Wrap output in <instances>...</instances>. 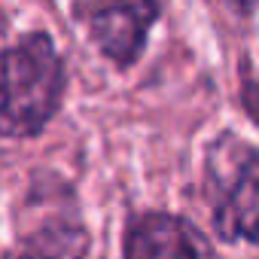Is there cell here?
Segmentation results:
<instances>
[{
	"mask_svg": "<svg viewBox=\"0 0 259 259\" xmlns=\"http://www.w3.org/2000/svg\"><path fill=\"white\" fill-rule=\"evenodd\" d=\"M64 92V67L49 37L31 34L0 52V135L31 138L52 119Z\"/></svg>",
	"mask_w": 259,
	"mask_h": 259,
	"instance_id": "1",
	"label": "cell"
},
{
	"mask_svg": "<svg viewBox=\"0 0 259 259\" xmlns=\"http://www.w3.org/2000/svg\"><path fill=\"white\" fill-rule=\"evenodd\" d=\"M125 259H217V253L192 223L150 213L128 232Z\"/></svg>",
	"mask_w": 259,
	"mask_h": 259,
	"instance_id": "4",
	"label": "cell"
},
{
	"mask_svg": "<svg viewBox=\"0 0 259 259\" xmlns=\"http://www.w3.org/2000/svg\"><path fill=\"white\" fill-rule=\"evenodd\" d=\"M159 10L162 0H95L89 10V28L101 52L128 67L144 52Z\"/></svg>",
	"mask_w": 259,
	"mask_h": 259,
	"instance_id": "2",
	"label": "cell"
},
{
	"mask_svg": "<svg viewBox=\"0 0 259 259\" xmlns=\"http://www.w3.org/2000/svg\"><path fill=\"white\" fill-rule=\"evenodd\" d=\"M213 207L223 238L253 241L256 232V156L250 147L235 144L226 171H213Z\"/></svg>",
	"mask_w": 259,
	"mask_h": 259,
	"instance_id": "3",
	"label": "cell"
}]
</instances>
